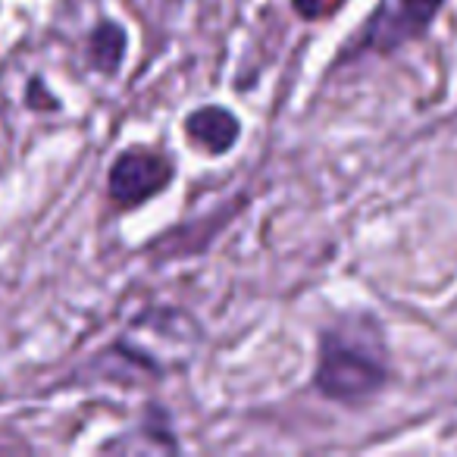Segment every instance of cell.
I'll use <instances>...</instances> for the list:
<instances>
[{
  "instance_id": "6da1fadb",
  "label": "cell",
  "mask_w": 457,
  "mask_h": 457,
  "mask_svg": "<svg viewBox=\"0 0 457 457\" xmlns=\"http://www.w3.org/2000/svg\"><path fill=\"white\" fill-rule=\"evenodd\" d=\"M388 382V357L382 336L367 317L342 320L320 336V363L313 386L338 404H363Z\"/></svg>"
},
{
  "instance_id": "7a4b0ae2",
  "label": "cell",
  "mask_w": 457,
  "mask_h": 457,
  "mask_svg": "<svg viewBox=\"0 0 457 457\" xmlns=\"http://www.w3.org/2000/svg\"><path fill=\"white\" fill-rule=\"evenodd\" d=\"M201 329L197 323L182 311H154L132 326L129 338L122 342V351L129 361H138L151 373H170L191 361Z\"/></svg>"
},
{
  "instance_id": "3957f363",
  "label": "cell",
  "mask_w": 457,
  "mask_h": 457,
  "mask_svg": "<svg viewBox=\"0 0 457 457\" xmlns=\"http://www.w3.org/2000/svg\"><path fill=\"white\" fill-rule=\"evenodd\" d=\"M442 4L445 0H379L357 41L345 51V60L361 54H395L398 47L423 38Z\"/></svg>"
},
{
  "instance_id": "277c9868",
  "label": "cell",
  "mask_w": 457,
  "mask_h": 457,
  "mask_svg": "<svg viewBox=\"0 0 457 457\" xmlns=\"http://www.w3.org/2000/svg\"><path fill=\"white\" fill-rule=\"evenodd\" d=\"M172 176H176V166L166 154L151 147H129L110 166V201L122 210L141 207L154 195L170 188Z\"/></svg>"
},
{
  "instance_id": "5b68a950",
  "label": "cell",
  "mask_w": 457,
  "mask_h": 457,
  "mask_svg": "<svg viewBox=\"0 0 457 457\" xmlns=\"http://www.w3.org/2000/svg\"><path fill=\"white\" fill-rule=\"evenodd\" d=\"M238 120L226 107H204L185 120V132L210 157H222L238 141Z\"/></svg>"
},
{
  "instance_id": "8992f818",
  "label": "cell",
  "mask_w": 457,
  "mask_h": 457,
  "mask_svg": "<svg viewBox=\"0 0 457 457\" xmlns=\"http://www.w3.org/2000/svg\"><path fill=\"white\" fill-rule=\"evenodd\" d=\"M126 57V32L116 22H101L88 38V63L104 76H116Z\"/></svg>"
}]
</instances>
